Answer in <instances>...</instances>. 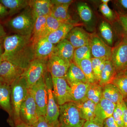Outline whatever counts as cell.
Instances as JSON below:
<instances>
[{
  "label": "cell",
  "instance_id": "1",
  "mask_svg": "<svg viewBox=\"0 0 127 127\" xmlns=\"http://www.w3.org/2000/svg\"><path fill=\"white\" fill-rule=\"evenodd\" d=\"M31 36L14 34L5 37L4 52L1 56L3 61L26 70L35 59V48Z\"/></svg>",
  "mask_w": 127,
  "mask_h": 127
},
{
  "label": "cell",
  "instance_id": "2",
  "mask_svg": "<svg viewBox=\"0 0 127 127\" xmlns=\"http://www.w3.org/2000/svg\"><path fill=\"white\" fill-rule=\"evenodd\" d=\"M35 21L32 9L29 6L10 20L7 25L15 34L32 36Z\"/></svg>",
  "mask_w": 127,
  "mask_h": 127
},
{
  "label": "cell",
  "instance_id": "3",
  "mask_svg": "<svg viewBox=\"0 0 127 127\" xmlns=\"http://www.w3.org/2000/svg\"><path fill=\"white\" fill-rule=\"evenodd\" d=\"M28 90L26 79L23 76L16 79L11 85V99L13 116L9 120L20 119V109L26 97Z\"/></svg>",
  "mask_w": 127,
  "mask_h": 127
},
{
  "label": "cell",
  "instance_id": "4",
  "mask_svg": "<svg viewBox=\"0 0 127 127\" xmlns=\"http://www.w3.org/2000/svg\"><path fill=\"white\" fill-rule=\"evenodd\" d=\"M59 106L58 127H83L86 121L81 117L75 103L67 102Z\"/></svg>",
  "mask_w": 127,
  "mask_h": 127
},
{
  "label": "cell",
  "instance_id": "5",
  "mask_svg": "<svg viewBox=\"0 0 127 127\" xmlns=\"http://www.w3.org/2000/svg\"><path fill=\"white\" fill-rule=\"evenodd\" d=\"M47 89L48 100L46 113L45 117L48 123L53 127H58L59 116V106L57 104L53 93L52 76L48 71L44 76Z\"/></svg>",
  "mask_w": 127,
  "mask_h": 127
},
{
  "label": "cell",
  "instance_id": "6",
  "mask_svg": "<svg viewBox=\"0 0 127 127\" xmlns=\"http://www.w3.org/2000/svg\"><path fill=\"white\" fill-rule=\"evenodd\" d=\"M48 59L35 58L24 71L22 76L26 78L29 89L43 77L47 71Z\"/></svg>",
  "mask_w": 127,
  "mask_h": 127
},
{
  "label": "cell",
  "instance_id": "7",
  "mask_svg": "<svg viewBox=\"0 0 127 127\" xmlns=\"http://www.w3.org/2000/svg\"><path fill=\"white\" fill-rule=\"evenodd\" d=\"M116 74L127 70V38L122 37L112 48L111 60Z\"/></svg>",
  "mask_w": 127,
  "mask_h": 127
},
{
  "label": "cell",
  "instance_id": "8",
  "mask_svg": "<svg viewBox=\"0 0 127 127\" xmlns=\"http://www.w3.org/2000/svg\"><path fill=\"white\" fill-rule=\"evenodd\" d=\"M20 118L30 127L34 125L39 119L36 104L30 89L26 97L21 106Z\"/></svg>",
  "mask_w": 127,
  "mask_h": 127
},
{
  "label": "cell",
  "instance_id": "9",
  "mask_svg": "<svg viewBox=\"0 0 127 127\" xmlns=\"http://www.w3.org/2000/svg\"><path fill=\"white\" fill-rule=\"evenodd\" d=\"M36 104L39 117H45L46 113L48 95L44 76L30 89Z\"/></svg>",
  "mask_w": 127,
  "mask_h": 127
},
{
  "label": "cell",
  "instance_id": "10",
  "mask_svg": "<svg viewBox=\"0 0 127 127\" xmlns=\"http://www.w3.org/2000/svg\"><path fill=\"white\" fill-rule=\"evenodd\" d=\"M53 93L58 106L73 102L71 90L65 78L52 77Z\"/></svg>",
  "mask_w": 127,
  "mask_h": 127
},
{
  "label": "cell",
  "instance_id": "11",
  "mask_svg": "<svg viewBox=\"0 0 127 127\" xmlns=\"http://www.w3.org/2000/svg\"><path fill=\"white\" fill-rule=\"evenodd\" d=\"M89 45L94 58L110 61L112 47L105 43L97 34H91Z\"/></svg>",
  "mask_w": 127,
  "mask_h": 127
},
{
  "label": "cell",
  "instance_id": "12",
  "mask_svg": "<svg viewBox=\"0 0 127 127\" xmlns=\"http://www.w3.org/2000/svg\"><path fill=\"white\" fill-rule=\"evenodd\" d=\"M70 63L68 60L52 55L47 60L48 72L52 77L65 78Z\"/></svg>",
  "mask_w": 127,
  "mask_h": 127
},
{
  "label": "cell",
  "instance_id": "13",
  "mask_svg": "<svg viewBox=\"0 0 127 127\" xmlns=\"http://www.w3.org/2000/svg\"><path fill=\"white\" fill-rule=\"evenodd\" d=\"M25 70L10 62L3 61L0 64V82L11 86L22 76Z\"/></svg>",
  "mask_w": 127,
  "mask_h": 127
},
{
  "label": "cell",
  "instance_id": "14",
  "mask_svg": "<svg viewBox=\"0 0 127 127\" xmlns=\"http://www.w3.org/2000/svg\"><path fill=\"white\" fill-rule=\"evenodd\" d=\"M91 34L82 28L76 26L70 31L65 39L68 40L76 49L89 45Z\"/></svg>",
  "mask_w": 127,
  "mask_h": 127
},
{
  "label": "cell",
  "instance_id": "15",
  "mask_svg": "<svg viewBox=\"0 0 127 127\" xmlns=\"http://www.w3.org/2000/svg\"><path fill=\"white\" fill-rule=\"evenodd\" d=\"M116 104L109 100L102 98L95 107L94 120L103 125L105 119L112 116Z\"/></svg>",
  "mask_w": 127,
  "mask_h": 127
},
{
  "label": "cell",
  "instance_id": "16",
  "mask_svg": "<svg viewBox=\"0 0 127 127\" xmlns=\"http://www.w3.org/2000/svg\"><path fill=\"white\" fill-rule=\"evenodd\" d=\"M29 6L36 20L38 17L51 15L53 5L51 0H30Z\"/></svg>",
  "mask_w": 127,
  "mask_h": 127
},
{
  "label": "cell",
  "instance_id": "17",
  "mask_svg": "<svg viewBox=\"0 0 127 127\" xmlns=\"http://www.w3.org/2000/svg\"><path fill=\"white\" fill-rule=\"evenodd\" d=\"M75 49L70 42L65 39L56 45L52 55L66 59L71 63L73 62Z\"/></svg>",
  "mask_w": 127,
  "mask_h": 127
},
{
  "label": "cell",
  "instance_id": "18",
  "mask_svg": "<svg viewBox=\"0 0 127 127\" xmlns=\"http://www.w3.org/2000/svg\"><path fill=\"white\" fill-rule=\"evenodd\" d=\"M0 106L7 112L12 118L13 112L11 99V86L4 83L0 82Z\"/></svg>",
  "mask_w": 127,
  "mask_h": 127
},
{
  "label": "cell",
  "instance_id": "19",
  "mask_svg": "<svg viewBox=\"0 0 127 127\" xmlns=\"http://www.w3.org/2000/svg\"><path fill=\"white\" fill-rule=\"evenodd\" d=\"M56 45L46 37L40 39L35 46V58L48 59L52 55Z\"/></svg>",
  "mask_w": 127,
  "mask_h": 127
},
{
  "label": "cell",
  "instance_id": "20",
  "mask_svg": "<svg viewBox=\"0 0 127 127\" xmlns=\"http://www.w3.org/2000/svg\"><path fill=\"white\" fill-rule=\"evenodd\" d=\"M67 83L71 90L73 102L77 103L86 99L90 83L80 82Z\"/></svg>",
  "mask_w": 127,
  "mask_h": 127
},
{
  "label": "cell",
  "instance_id": "21",
  "mask_svg": "<svg viewBox=\"0 0 127 127\" xmlns=\"http://www.w3.org/2000/svg\"><path fill=\"white\" fill-rule=\"evenodd\" d=\"M102 97L114 104H120L124 101V97L117 87L112 83L107 84L102 87Z\"/></svg>",
  "mask_w": 127,
  "mask_h": 127
},
{
  "label": "cell",
  "instance_id": "22",
  "mask_svg": "<svg viewBox=\"0 0 127 127\" xmlns=\"http://www.w3.org/2000/svg\"><path fill=\"white\" fill-rule=\"evenodd\" d=\"M75 27L73 23H64L57 30L45 37L51 43L56 45L65 39L68 32Z\"/></svg>",
  "mask_w": 127,
  "mask_h": 127
},
{
  "label": "cell",
  "instance_id": "23",
  "mask_svg": "<svg viewBox=\"0 0 127 127\" xmlns=\"http://www.w3.org/2000/svg\"><path fill=\"white\" fill-rule=\"evenodd\" d=\"M76 104L79 109L81 117L83 119L88 121L93 120L95 118L96 104L93 102L86 99Z\"/></svg>",
  "mask_w": 127,
  "mask_h": 127
},
{
  "label": "cell",
  "instance_id": "24",
  "mask_svg": "<svg viewBox=\"0 0 127 127\" xmlns=\"http://www.w3.org/2000/svg\"><path fill=\"white\" fill-rule=\"evenodd\" d=\"M65 78L67 82L89 83L82 70L73 62L71 63Z\"/></svg>",
  "mask_w": 127,
  "mask_h": 127
},
{
  "label": "cell",
  "instance_id": "25",
  "mask_svg": "<svg viewBox=\"0 0 127 127\" xmlns=\"http://www.w3.org/2000/svg\"><path fill=\"white\" fill-rule=\"evenodd\" d=\"M47 17V16L40 17L36 20L31 36L32 41L34 48L39 40L44 37Z\"/></svg>",
  "mask_w": 127,
  "mask_h": 127
},
{
  "label": "cell",
  "instance_id": "26",
  "mask_svg": "<svg viewBox=\"0 0 127 127\" xmlns=\"http://www.w3.org/2000/svg\"><path fill=\"white\" fill-rule=\"evenodd\" d=\"M28 0H0V2L8 9L9 15L14 16L29 6Z\"/></svg>",
  "mask_w": 127,
  "mask_h": 127
},
{
  "label": "cell",
  "instance_id": "27",
  "mask_svg": "<svg viewBox=\"0 0 127 127\" xmlns=\"http://www.w3.org/2000/svg\"><path fill=\"white\" fill-rule=\"evenodd\" d=\"M116 74V71L111 61H106L103 69L99 82V85L103 87L107 84L111 83Z\"/></svg>",
  "mask_w": 127,
  "mask_h": 127
},
{
  "label": "cell",
  "instance_id": "28",
  "mask_svg": "<svg viewBox=\"0 0 127 127\" xmlns=\"http://www.w3.org/2000/svg\"><path fill=\"white\" fill-rule=\"evenodd\" d=\"M70 5L53 6L51 15L63 23H72L68 12Z\"/></svg>",
  "mask_w": 127,
  "mask_h": 127
},
{
  "label": "cell",
  "instance_id": "29",
  "mask_svg": "<svg viewBox=\"0 0 127 127\" xmlns=\"http://www.w3.org/2000/svg\"><path fill=\"white\" fill-rule=\"evenodd\" d=\"M73 62L82 71L89 83L96 82L94 75L91 59H83Z\"/></svg>",
  "mask_w": 127,
  "mask_h": 127
},
{
  "label": "cell",
  "instance_id": "30",
  "mask_svg": "<svg viewBox=\"0 0 127 127\" xmlns=\"http://www.w3.org/2000/svg\"><path fill=\"white\" fill-rule=\"evenodd\" d=\"M102 87L97 83H90L86 99L96 104L102 98Z\"/></svg>",
  "mask_w": 127,
  "mask_h": 127
},
{
  "label": "cell",
  "instance_id": "31",
  "mask_svg": "<svg viewBox=\"0 0 127 127\" xmlns=\"http://www.w3.org/2000/svg\"><path fill=\"white\" fill-rule=\"evenodd\" d=\"M111 83L118 88L123 96L127 97V71L116 74Z\"/></svg>",
  "mask_w": 127,
  "mask_h": 127
},
{
  "label": "cell",
  "instance_id": "32",
  "mask_svg": "<svg viewBox=\"0 0 127 127\" xmlns=\"http://www.w3.org/2000/svg\"><path fill=\"white\" fill-rule=\"evenodd\" d=\"M77 11L80 18L85 23H89L92 21L93 12L91 8L85 3H80L77 5Z\"/></svg>",
  "mask_w": 127,
  "mask_h": 127
},
{
  "label": "cell",
  "instance_id": "33",
  "mask_svg": "<svg viewBox=\"0 0 127 127\" xmlns=\"http://www.w3.org/2000/svg\"><path fill=\"white\" fill-rule=\"evenodd\" d=\"M99 29L101 35L108 43V45H112L113 33L109 24L106 22H102L100 24Z\"/></svg>",
  "mask_w": 127,
  "mask_h": 127
},
{
  "label": "cell",
  "instance_id": "34",
  "mask_svg": "<svg viewBox=\"0 0 127 127\" xmlns=\"http://www.w3.org/2000/svg\"><path fill=\"white\" fill-rule=\"evenodd\" d=\"M92 67L95 81L99 83L101 72L104 68L106 61L104 59L93 58L91 59Z\"/></svg>",
  "mask_w": 127,
  "mask_h": 127
},
{
  "label": "cell",
  "instance_id": "35",
  "mask_svg": "<svg viewBox=\"0 0 127 127\" xmlns=\"http://www.w3.org/2000/svg\"><path fill=\"white\" fill-rule=\"evenodd\" d=\"M92 53L89 45L76 48L74 51L73 61L85 59H91Z\"/></svg>",
  "mask_w": 127,
  "mask_h": 127
},
{
  "label": "cell",
  "instance_id": "36",
  "mask_svg": "<svg viewBox=\"0 0 127 127\" xmlns=\"http://www.w3.org/2000/svg\"><path fill=\"white\" fill-rule=\"evenodd\" d=\"M63 23L58 20L51 15L47 16L46 22V31L44 37L47 36L51 33L57 30Z\"/></svg>",
  "mask_w": 127,
  "mask_h": 127
},
{
  "label": "cell",
  "instance_id": "37",
  "mask_svg": "<svg viewBox=\"0 0 127 127\" xmlns=\"http://www.w3.org/2000/svg\"><path fill=\"white\" fill-rule=\"evenodd\" d=\"M122 103L116 104L112 116L119 127H124Z\"/></svg>",
  "mask_w": 127,
  "mask_h": 127
},
{
  "label": "cell",
  "instance_id": "38",
  "mask_svg": "<svg viewBox=\"0 0 127 127\" xmlns=\"http://www.w3.org/2000/svg\"><path fill=\"white\" fill-rule=\"evenodd\" d=\"M117 20L122 29L121 38L123 37L127 38V15H119L117 14Z\"/></svg>",
  "mask_w": 127,
  "mask_h": 127
},
{
  "label": "cell",
  "instance_id": "39",
  "mask_svg": "<svg viewBox=\"0 0 127 127\" xmlns=\"http://www.w3.org/2000/svg\"><path fill=\"white\" fill-rule=\"evenodd\" d=\"M99 9L103 15L109 20H113L115 19L114 13L109 8L108 4L102 3L100 5Z\"/></svg>",
  "mask_w": 127,
  "mask_h": 127
},
{
  "label": "cell",
  "instance_id": "40",
  "mask_svg": "<svg viewBox=\"0 0 127 127\" xmlns=\"http://www.w3.org/2000/svg\"><path fill=\"white\" fill-rule=\"evenodd\" d=\"M119 15H127V0H119L116 1Z\"/></svg>",
  "mask_w": 127,
  "mask_h": 127
},
{
  "label": "cell",
  "instance_id": "41",
  "mask_svg": "<svg viewBox=\"0 0 127 127\" xmlns=\"http://www.w3.org/2000/svg\"><path fill=\"white\" fill-rule=\"evenodd\" d=\"M30 127H53L48 123L45 117L40 116L37 122L34 125Z\"/></svg>",
  "mask_w": 127,
  "mask_h": 127
},
{
  "label": "cell",
  "instance_id": "42",
  "mask_svg": "<svg viewBox=\"0 0 127 127\" xmlns=\"http://www.w3.org/2000/svg\"><path fill=\"white\" fill-rule=\"evenodd\" d=\"M103 127H119L112 116L105 119L103 124Z\"/></svg>",
  "mask_w": 127,
  "mask_h": 127
},
{
  "label": "cell",
  "instance_id": "43",
  "mask_svg": "<svg viewBox=\"0 0 127 127\" xmlns=\"http://www.w3.org/2000/svg\"><path fill=\"white\" fill-rule=\"evenodd\" d=\"M9 122L12 127H30V126L22 122L20 119L9 120Z\"/></svg>",
  "mask_w": 127,
  "mask_h": 127
},
{
  "label": "cell",
  "instance_id": "44",
  "mask_svg": "<svg viewBox=\"0 0 127 127\" xmlns=\"http://www.w3.org/2000/svg\"><path fill=\"white\" fill-rule=\"evenodd\" d=\"M53 6L70 5L73 1L71 0H51Z\"/></svg>",
  "mask_w": 127,
  "mask_h": 127
},
{
  "label": "cell",
  "instance_id": "45",
  "mask_svg": "<svg viewBox=\"0 0 127 127\" xmlns=\"http://www.w3.org/2000/svg\"><path fill=\"white\" fill-rule=\"evenodd\" d=\"M83 127H103V125L93 119L90 121H86Z\"/></svg>",
  "mask_w": 127,
  "mask_h": 127
},
{
  "label": "cell",
  "instance_id": "46",
  "mask_svg": "<svg viewBox=\"0 0 127 127\" xmlns=\"http://www.w3.org/2000/svg\"><path fill=\"white\" fill-rule=\"evenodd\" d=\"M9 15L8 9L0 2V20Z\"/></svg>",
  "mask_w": 127,
  "mask_h": 127
},
{
  "label": "cell",
  "instance_id": "47",
  "mask_svg": "<svg viewBox=\"0 0 127 127\" xmlns=\"http://www.w3.org/2000/svg\"><path fill=\"white\" fill-rule=\"evenodd\" d=\"M122 107L123 112V121L124 127H127V108L124 102L122 103Z\"/></svg>",
  "mask_w": 127,
  "mask_h": 127
},
{
  "label": "cell",
  "instance_id": "48",
  "mask_svg": "<svg viewBox=\"0 0 127 127\" xmlns=\"http://www.w3.org/2000/svg\"><path fill=\"white\" fill-rule=\"evenodd\" d=\"M6 33L5 32L4 27L0 23V39L5 37Z\"/></svg>",
  "mask_w": 127,
  "mask_h": 127
},
{
  "label": "cell",
  "instance_id": "49",
  "mask_svg": "<svg viewBox=\"0 0 127 127\" xmlns=\"http://www.w3.org/2000/svg\"><path fill=\"white\" fill-rule=\"evenodd\" d=\"M0 56H1V55L3 54V52H4V50H3V48H2V44L1 43V42L0 40Z\"/></svg>",
  "mask_w": 127,
  "mask_h": 127
},
{
  "label": "cell",
  "instance_id": "50",
  "mask_svg": "<svg viewBox=\"0 0 127 127\" xmlns=\"http://www.w3.org/2000/svg\"><path fill=\"white\" fill-rule=\"evenodd\" d=\"M101 1L103 4H108V3L110 1V0H102Z\"/></svg>",
  "mask_w": 127,
  "mask_h": 127
},
{
  "label": "cell",
  "instance_id": "51",
  "mask_svg": "<svg viewBox=\"0 0 127 127\" xmlns=\"http://www.w3.org/2000/svg\"><path fill=\"white\" fill-rule=\"evenodd\" d=\"M124 102L126 107H127V97L125 98L124 99Z\"/></svg>",
  "mask_w": 127,
  "mask_h": 127
},
{
  "label": "cell",
  "instance_id": "52",
  "mask_svg": "<svg viewBox=\"0 0 127 127\" xmlns=\"http://www.w3.org/2000/svg\"><path fill=\"white\" fill-rule=\"evenodd\" d=\"M3 61V60L2 58L1 57V56H0V63H1Z\"/></svg>",
  "mask_w": 127,
  "mask_h": 127
},
{
  "label": "cell",
  "instance_id": "53",
  "mask_svg": "<svg viewBox=\"0 0 127 127\" xmlns=\"http://www.w3.org/2000/svg\"></svg>",
  "mask_w": 127,
  "mask_h": 127
}]
</instances>
